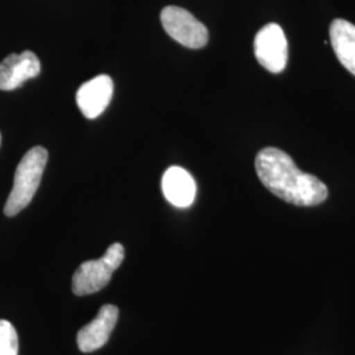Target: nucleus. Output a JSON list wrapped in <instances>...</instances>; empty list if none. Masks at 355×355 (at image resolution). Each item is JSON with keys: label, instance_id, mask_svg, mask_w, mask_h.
Segmentation results:
<instances>
[{"label": "nucleus", "instance_id": "nucleus-1", "mask_svg": "<svg viewBox=\"0 0 355 355\" xmlns=\"http://www.w3.org/2000/svg\"><path fill=\"white\" fill-rule=\"evenodd\" d=\"M255 171L267 190L292 205L315 207L328 199V187L297 168L291 157L277 148H265L257 154Z\"/></svg>", "mask_w": 355, "mask_h": 355}, {"label": "nucleus", "instance_id": "nucleus-2", "mask_svg": "<svg viewBox=\"0 0 355 355\" xmlns=\"http://www.w3.org/2000/svg\"><path fill=\"white\" fill-rule=\"evenodd\" d=\"M48 157V150L42 146H35L26 153L15 171L12 191L4 205V215L13 217L31 204L40 187Z\"/></svg>", "mask_w": 355, "mask_h": 355}, {"label": "nucleus", "instance_id": "nucleus-3", "mask_svg": "<svg viewBox=\"0 0 355 355\" xmlns=\"http://www.w3.org/2000/svg\"><path fill=\"white\" fill-rule=\"evenodd\" d=\"M124 257V246L114 243L102 258L82 263L73 277V292L76 296H86L103 290L111 282L114 270L121 266Z\"/></svg>", "mask_w": 355, "mask_h": 355}, {"label": "nucleus", "instance_id": "nucleus-4", "mask_svg": "<svg viewBox=\"0 0 355 355\" xmlns=\"http://www.w3.org/2000/svg\"><path fill=\"white\" fill-rule=\"evenodd\" d=\"M167 35L189 49H202L208 44V29L192 13L177 6H167L161 12Z\"/></svg>", "mask_w": 355, "mask_h": 355}, {"label": "nucleus", "instance_id": "nucleus-5", "mask_svg": "<svg viewBox=\"0 0 355 355\" xmlns=\"http://www.w3.org/2000/svg\"><path fill=\"white\" fill-rule=\"evenodd\" d=\"M254 54L267 71L282 73L288 61V42L282 26L275 23L263 26L254 38Z\"/></svg>", "mask_w": 355, "mask_h": 355}, {"label": "nucleus", "instance_id": "nucleus-6", "mask_svg": "<svg viewBox=\"0 0 355 355\" xmlns=\"http://www.w3.org/2000/svg\"><path fill=\"white\" fill-rule=\"evenodd\" d=\"M114 95L111 76H98L83 83L76 92V104L86 119H96L110 105Z\"/></svg>", "mask_w": 355, "mask_h": 355}, {"label": "nucleus", "instance_id": "nucleus-7", "mask_svg": "<svg viewBox=\"0 0 355 355\" xmlns=\"http://www.w3.org/2000/svg\"><path fill=\"white\" fill-rule=\"evenodd\" d=\"M41 71V64L33 51L10 54L0 62V89L13 91L21 87L26 80L36 78Z\"/></svg>", "mask_w": 355, "mask_h": 355}, {"label": "nucleus", "instance_id": "nucleus-8", "mask_svg": "<svg viewBox=\"0 0 355 355\" xmlns=\"http://www.w3.org/2000/svg\"><path fill=\"white\" fill-rule=\"evenodd\" d=\"M119 318V309L112 304L101 308L98 316L78 331L76 343L80 352L92 353L103 347L111 337Z\"/></svg>", "mask_w": 355, "mask_h": 355}, {"label": "nucleus", "instance_id": "nucleus-9", "mask_svg": "<svg viewBox=\"0 0 355 355\" xmlns=\"http://www.w3.org/2000/svg\"><path fill=\"white\" fill-rule=\"evenodd\" d=\"M162 192L168 203L178 208H187L195 202L196 183L187 170L173 166L162 177Z\"/></svg>", "mask_w": 355, "mask_h": 355}, {"label": "nucleus", "instance_id": "nucleus-10", "mask_svg": "<svg viewBox=\"0 0 355 355\" xmlns=\"http://www.w3.org/2000/svg\"><path fill=\"white\" fill-rule=\"evenodd\" d=\"M330 42L338 61L355 76V26L347 20L336 19L329 29Z\"/></svg>", "mask_w": 355, "mask_h": 355}, {"label": "nucleus", "instance_id": "nucleus-11", "mask_svg": "<svg viewBox=\"0 0 355 355\" xmlns=\"http://www.w3.org/2000/svg\"><path fill=\"white\" fill-rule=\"evenodd\" d=\"M19 338L11 322L0 320V355H17Z\"/></svg>", "mask_w": 355, "mask_h": 355}, {"label": "nucleus", "instance_id": "nucleus-12", "mask_svg": "<svg viewBox=\"0 0 355 355\" xmlns=\"http://www.w3.org/2000/svg\"><path fill=\"white\" fill-rule=\"evenodd\" d=\"M0 144H1V136H0Z\"/></svg>", "mask_w": 355, "mask_h": 355}]
</instances>
